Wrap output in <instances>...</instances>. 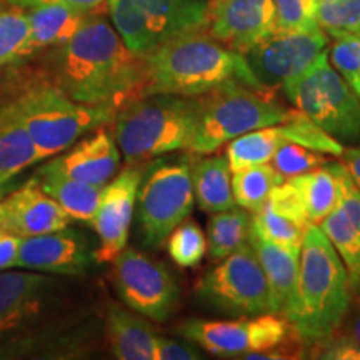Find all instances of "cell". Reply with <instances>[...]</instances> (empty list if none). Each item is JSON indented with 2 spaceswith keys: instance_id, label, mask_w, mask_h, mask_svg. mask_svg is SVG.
Masks as SVG:
<instances>
[{
  "instance_id": "obj_1",
  "label": "cell",
  "mask_w": 360,
  "mask_h": 360,
  "mask_svg": "<svg viewBox=\"0 0 360 360\" xmlns=\"http://www.w3.org/2000/svg\"><path fill=\"white\" fill-rule=\"evenodd\" d=\"M49 80L80 103L119 110L146 96V60L125 45L105 13H98L69 42L52 49Z\"/></svg>"
},
{
  "instance_id": "obj_2",
  "label": "cell",
  "mask_w": 360,
  "mask_h": 360,
  "mask_svg": "<svg viewBox=\"0 0 360 360\" xmlns=\"http://www.w3.org/2000/svg\"><path fill=\"white\" fill-rule=\"evenodd\" d=\"M70 277L35 270L0 272V359L39 352L84 321Z\"/></svg>"
},
{
  "instance_id": "obj_3",
  "label": "cell",
  "mask_w": 360,
  "mask_h": 360,
  "mask_svg": "<svg viewBox=\"0 0 360 360\" xmlns=\"http://www.w3.org/2000/svg\"><path fill=\"white\" fill-rule=\"evenodd\" d=\"M143 60L146 96L174 94L202 97L233 84L267 90L254 75L244 53L229 49L207 30L162 45Z\"/></svg>"
},
{
  "instance_id": "obj_4",
  "label": "cell",
  "mask_w": 360,
  "mask_h": 360,
  "mask_svg": "<svg viewBox=\"0 0 360 360\" xmlns=\"http://www.w3.org/2000/svg\"><path fill=\"white\" fill-rule=\"evenodd\" d=\"M354 292L350 278L319 224H310L300 249L299 282L289 322L305 345L327 339L339 330Z\"/></svg>"
},
{
  "instance_id": "obj_5",
  "label": "cell",
  "mask_w": 360,
  "mask_h": 360,
  "mask_svg": "<svg viewBox=\"0 0 360 360\" xmlns=\"http://www.w3.org/2000/svg\"><path fill=\"white\" fill-rule=\"evenodd\" d=\"M202 114V97L150 94L117 110L114 137L127 165L188 152Z\"/></svg>"
},
{
  "instance_id": "obj_6",
  "label": "cell",
  "mask_w": 360,
  "mask_h": 360,
  "mask_svg": "<svg viewBox=\"0 0 360 360\" xmlns=\"http://www.w3.org/2000/svg\"><path fill=\"white\" fill-rule=\"evenodd\" d=\"M37 147L40 159L58 155L103 125L114 122L117 110L85 105L70 98L51 80L29 85L12 101Z\"/></svg>"
},
{
  "instance_id": "obj_7",
  "label": "cell",
  "mask_w": 360,
  "mask_h": 360,
  "mask_svg": "<svg viewBox=\"0 0 360 360\" xmlns=\"http://www.w3.org/2000/svg\"><path fill=\"white\" fill-rule=\"evenodd\" d=\"M289 109L277 102V92L250 85H225L202 96V114L191 154L209 155L252 130L283 122Z\"/></svg>"
},
{
  "instance_id": "obj_8",
  "label": "cell",
  "mask_w": 360,
  "mask_h": 360,
  "mask_svg": "<svg viewBox=\"0 0 360 360\" xmlns=\"http://www.w3.org/2000/svg\"><path fill=\"white\" fill-rule=\"evenodd\" d=\"M193 155L159 157L143 169L137 193L139 238L148 249H157L167 240L177 225L192 214Z\"/></svg>"
},
{
  "instance_id": "obj_9",
  "label": "cell",
  "mask_w": 360,
  "mask_h": 360,
  "mask_svg": "<svg viewBox=\"0 0 360 360\" xmlns=\"http://www.w3.org/2000/svg\"><path fill=\"white\" fill-rule=\"evenodd\" d=\"M109 15L125 45L146 57L184 35L207 30V0H110Z\"/></svg>"
},
{
  "instance_id": "obj_10",
  "label": "cell",
  "mask_w": 360,
  "mask_h": 360,
  "mask_svg": "<svg viewBox=\"0 0 360 360\" xmlns=\"http://www.w3.org/2000/svg\"><path fill=\"white\" fill-rule=\"evenodd\" d=\"M282 92L339 142L360 141V101L330 64L327 49L304 74L283 85Z\"/></svg>"
},
{
  "instance_id": "obj_11",
  "label": "cell",
  "mask_w": 360,
  "mask_h": 360,
  "mask_svg": "<svg viewBox=\"0 0 360 360\" xmlns=\"http://www.w3.org/2000/svg\"><path fill=\"white\" fill-rule=\"evenodd\" d=\"M175 334L224 359H244L247 354L278 347L307 349L289 319L272 312L233 321L188 319L175 327Z\"/></svg>"
},
{
  "instance_id": "obj_12",
  "label": "cell",
  "mask_w": 360,
  "mask_h": 360,
  "mask_svg": "<svg viewBox=\"0 0 360 360\" xmlns=\"http://www.w3.org/2000/svg\"><path fill=\"white\" fill-rule=\"evenodd\" d=\"M195 294L202 304L231 317L272 312L267 278L249 242L207 270Z\"/></svg>"
},
{
  "instance_id": "obj_13",
  "label": "cell",
  "mask_w": 360,
  "mask_h": 360,
  "mask_svg": "<svg viewBox=\"0 0 360 360\" xmlns=\"http://www.w3.org/2000/svg\"><path fill=\"white\" fill-rule=\"evenodd\" d=\"M110 281L130 310L154 322L167 321L179 304V283L167 265L132 247L112 262Z\"/></svg>"
},
{
  "instance_id": "obj_14",
  "label": "cell",
  "mask_w": 360,
  "mask_h": 360,
  "mask_svg": "<svg viewBox=\"0 0 360 360\" xmlns=\"http://www.w3.org/2000/svg\"><path fill=\"white\" fill-rule=\"evenodd\" d=\"M322 29L274 30L245 53L252 72L267 90L277 92L304 74L327 49Z\"/></svg>"
},
{
  "instance_id": "obj_15",
  "label": "cell",
  "mask_w": 360,
  "mask_h": 360,
  "mask_svg": "<svg viewBox=\"0 0 360 360\" xmlns=\"http://www.w3.org/2000/svg\"><path fill=\"white\" fill-rule=\"evenodd\" d=\"M139 165H129L102 188L97 214L92 220L98 237V247L94 254L97 264L114 262L127 247L139 187L143 177V169Z\"/></svg>"
},
{
  "instance_id": "obj_16",
  "label": "cell",
  "mask_w": 360,
  "mask_h": 360,
  "mask_svg": "<svg viewBox=\"0 0 360 360\" xmlns=\"http://www.w3.org/2000/svg\"><path fill=\"white\" fill-rule=\"evenodd\" d=\"M96 250L82 232L72 227L20 238L15 267L53 276L79 277L92 265ZM13 267V269H15Z\"/></svg>"
},
{
  "instance_id": "obj_17",
  "label": "cell",
  "mask_w": 360,
  "mask_h": 360,
  "mask_svg": "<svg viewBox=\"0 0 360 360\" xmlns=\"http://www.w3.org/2000/svg\"><path fill=\"white\" fill-rule=\"evenodd\" d=\"M277 30L272 0H209L207 32L245 53Z\"/></svg>"
},
{
  "instance_id": "obj_18",
  "label": "cell",
  "mask_w": 360,
  "mask_h": 360,
  "mask_svg": "<svg viewBox=\"0 0 360 360\" xmlns=\"http://www.w3.org/2000/svg\"><path fill=\"white\" fill-rule=\"evenodd\" d=\"M70 222L62 207L42 191L35 175L0 199V229L19 238L60 231Z\"/></svg>"
},
{
  "instance_id": "obj_19",
  "label": "cell",
  "mask_w": 360,
  "mask_h": 360,
  "mask_svg": "<svg viewBox=\"0 0 360 360\" xmlns=\"http://www.w3.org/2000/svg\"><path fill=\"white\" fill-rule=\"evenodd\" d=\"M120 159L122 154L115 142L114 132L103 125L70 146L65 154L53 155L45 167L70 179L103 187L117 175Z\"/></svg>"
},
{
  "instance_id": "obj_20",
  "label": "cell",
  "mask_w": 360,
  "mask_h": 360,
  "mask_svg": "<svg viewBox=\"0 0 360 360\" xmlns=\"http://www.w3.org/2000/svg\"><path fill=\"white\" fill-rule=\"evenodd\" d=\"M319 225L340 255L347 269L352 292L357 294L360 292V188L345 165L342 167L339 204Z\"/></svg>"
},
{
  "instance_id": "obj_21",
  "label": "cell",
  "mask_w": 360,
  "mask_h": 360,
  "mask_svg": "<svg viewBox=\"0 0 360 360\" xmlns=\"http://www.w3.org/2000/svg\"><path fill=\"white\" fill-rule=\"evenodd\" d=\"M249 244L257 255L260 267L269 283L272 314L289 317L295 302L297 282H299L300 249H285L260 238L250 231Z\"/></svg>"
},
{
  "instance_id": "obj_22",
  "label": "cell",
  "mask_w": 360,
  "mask_h": 360,
  "mask_svg": "<svg viewBox=\"0 0 360 360\" xmlns=\"http://www.w3.org/2000/svg\"><path fill=\"white\" fill-rule=\"evenodd\" d=\"M103 327L115 359L157 360L159 334L143 315H135L122 305L110 302L103 314Z\"/></svg>"
},
{
  "instance_id": "obj_23",
  "label": "cell",
  "mask_w": 360,
  "mask_h": 360,
  "mask_svg": "<svg viewBox=\"0 0 360 360\" xmlns=\"http://www.w3.org/2000/svg\"><path fill=\"white\" fill-rule=\"evenodd\" d=\"M27 13H29L30 35L24 57L67 44L90 17L89 13L58 2L37 4L30 7Z\"/></svg>"
},
{
  "instance_id": "obj_24",
  "label": "cell",
  "mask_w": 360,
  "mask_h": 360,
  "mask_svg": "<svg viewBox=\"0 0 360 360\" xmlns=\"http://www.w3.org/2000/svg\"><path fill=\"white\" fill-rule=\"evenodd\" d=\"M35 177L42 191L49 193L72 220L92 225L103 187L70 179L45 165L37 170Z\"/></svg>"
},
{
  "instance_id": "obj_25",
  "label": "cell",
  "mask_w": 360,
  "mask_h": 360,
  "mask_svg": "<svg viewBox=\"0 0 360 360\" xmlns=\"http://www.w3.org/2000/svg\"><path fill=\"white\" fill-rule=\"evenodd\" d=\"M40 154L13 103L0 107V184L37 164Z\"/></svg>"
},
{
  "instance_id": "obj_26",
  "label": "cell",
  "mask_w": 360,
  "mask_h": 360,
  "mask_svg": "<svg viewBox=\"0 0 360 360\" xmlns=\"http://www.w3.org/2000/svg\"><path fill=\"white\" fill-rule=\"evenodd\" d=\"M231 174L227 155H209L193 160V195L204 212L215 214L236 207Z\"/></svg>"
},
{
  "instance_id": "obj_27",
  "label": "cell",
  "mask_w": 360,
  "mask_h": 360,
  "mask_svg": "<svg viewBox=\"0 0 360 360\" xmlns=\"http://www.w3.org/2000/svg\"><path fill=\"white\" fill-rule=\"evenodd\" d=\"M342 162H326L321 167L292 177L302 192L310 224H321L342 195Z\"/></svg>"
},
{
  "instance_id": "obj_28",
  "label": "cell",
  "mask_w": 360,
  "mask_h": 360,
  "mask_svg": "<svg viewBox=\"0 0 360 360\" xmlns=\"http://www.w3.org/2000/svg\"><path fill=\"white\" fill-rule=\"evenodd\" d=\"M252 214L242 207L215 212L207 224V252L219 262L249 242Z\"/></svg>"
},
{
  "instance_id": "obj_29",
  "label": "cell",
  "mask_w": 360,
  "mask_h": 360,
  "mask_svg": "<svg viewBox=\"0 0 360 360\" xmlns=\"http://www.w3.org/2000/svg\"><path fill=\"white\" fill-rule=\"evenodd\" d=\"M283 142L285 139L282 137L277 125L252 130L233 139L227 143V152H225L231 172L233 174L254 167V165L269 164Z\"/></svg>"
},
{
  "instance_id": "obj_30",
  "label": "cell",
  "mask_w": 360,
  "mask_h": 360,
  "mask_svg": "<svg viewBox=\"0 0 360 360\" xmlns=\"http://www.w3.org/2000/svg\"><path fill=\"white\" fill-rule=\"evenodd\" d=\"M281 174L272 165L260 164L232 174V192L236 204L255 214L269 200L274 188L283 182Z\"/></svg>"
},
{
  "instance_id": "obj_31",
  "label": "cell",
  "mask_w": 360,
  "mask_h": 360,
  "mask_svg": "<svg viewBox=\"0 0 360 360\" xmlns=\"http://www.w3.org/2000/svg\"><path fill=\"white\" fill-rule=\"evenodd\" d=\"M277 127L285 141L299 143V146L307 147L310 150L319 152V154L340 157L345 150L342 142L337 141L335 137H332L330 134H327L309 115H305L304 112L297 109H289V114H287L283 122L278 124Z\"/></svg>"
},
{
  "instance_id": "obj_32",
  "label": "cell",
  "mask_w": 360,
  "mask_h": 360,
  "mask_svg": "<svg viewBox=\"0 0 360 360\" xmlns=\"http://www.w3.org/2000/svg\"><path fill=\"white\" fill-rule=\"evenodd\" d=\"M30 24L25 8L0 2V69L25 56Z\"/></svg>"
},
{
  "instance_id": "obj_33",
  "label": "cell",
  "mask_w": 360,
  "mask_h": 360,
  "mask_svg": "<svg viewBox=\"0 0 360 360\" xmlns=\"http://www.w3.org/2000/svg\"><path fill=\"white\" fill-rule=\"evenodd\" d=\"M309 225L299 224L277 214L269 202L262 209L252 214V231L264 240L285 247V249H302V242Z\"/></svg>"
},
{
  "instance_id": "obj_34",
  "label": "cell",
  "mask_w": 360,
  "mask_h": 360,
  "mask_svg": "<svg viewBox=\"0 0 360 360\" xmlns=\"http://www.w3.org/2000/svg\"><path fill=\"white\" fill-rule=\"evenodd\" d=\"M167 252L179 267H197L207 252V237L200 225L184 220L167 237Z\"/></svg>"
},
{
  "instance_id": "obj_35",
  "label": "cell",
  "mask_w": 360,
  "mask_h": 360,
  "mask_svg": "<svg viewBox=\"0 0 360 360\" xmlns=\"http://www.w3.org/2000/svg\"><path fill=\"white\" fill-rule=\"evenodd\" d=\"M315 19L332 39L354 34L360 25V0H332L319 4Z\"/></svg>"
},
{
  "instance_id": "obj_36",
  "label": "cell",
  "mask_w": 360,
  "mask_h": 360,
  "mask_svg": "<svg viewBox=\"0 0 360 360\" xmlns=\"http://www.w3.org/2000/svg\"><path fill=\"white\" fill-rule=\"evenodd\" d=\"M327 53L330 64L360 101V37L355 34L335 37Z\"/></svg>"
},
{
  "instance_id": "obj_37",
  "label": "cell",
  "mask_w": 360,
  "mask_h": 360,
  "mask_svg": "<svg viewBox=\"0 0 360 360\" xmlns=\"http://www.w3.org/2000/svg\"><path fill=\"white\" fill-rule=\"evenodd\" d=\"M270 162H272V167L283 179H292L321 167L327 160L319 152L310 150V148L299 146V143L285 141L277 148V152L274 154Z\"/></svg>"
},
{
  "instance_id": "obj_38",
  "label": "cell",
  "mask_w": 360,
  "mask_h": 360,
  "mask_svg": "<svg viewBox=\"0 0 360 360\" xmlns=\"http://www.w3.org/2000/svg\"><path fill=\"white\" fill-rule=\"evenodd\" d=\"M278 30H312L317 24V0H272Z\"/></svg>"
},
{
  "instance_id": "obj_39",
  "label": "cell",
  "mask_w": 360,
  "mask_h": 360,
  "mask_svg": "<svg viewBox=\"0 0 360 360\" xmlns=\"http://www.w3.org/2000/svg\"><path fill=\"white\" fill-rule=\"evenodd\" d=\"M267 202L277 214L283 215V217L295 220L299 224L310 225L302 192L292 179H285L281 186L274 188Z\"/></svg>"
},
{
  "instance_id": "obj_40",
  "label": "cell",
  "mask_w": 360,
  "mask_h": 360,
  "mask_svg": "<svg viewBox=\"0 0 360 360\" xmlns=\"http://www.w3.org/2000/svg\"><path fill=\"white\" fill-rule=\"evenodd\" d=\"M204 359L200 349L187 339L177 340L157 337V360H199Z\"/></svg>"
},
{
  "instance_id": "obj_41",
  "label": "cell",
  "mask_w": 360,
  "mask_h": 360,
  "mask_svg": "<svg viewBox=\"0 0 360 360\" xmlns=\"http://www.w3.org/2000/svg\"><path fill=\"white\" fill-rule=\"evenodd\" d=\"M335 334L344 337V339L350 340L352 344L359 345L360 347V292L354 294L349 312L345 315L344 322H342L340 328L335 332Z\"/></svg>"
},
{
  "instance_id": "obj_42",
  "label": "cell",
  "mask_w": 360,
  "mask_h": 360,
  "mask_svg": "<svg viewBox=\"0 0 360 360\" xmlns=\"http://www.w3.org/2000/svg\"><path fill=\"white\" fill-rule=\"evenodd\" d=\"M20 238L0 229V272L15 267Z\"/></svg>"
},
{
  "instance_id": "obj_43",
  "label": "cell",
  "mask_w": 360,
  "mask_h": 360,
  "mask_svg": "<svg viewBox=\"0 0 360 360\" xmlns=\"http://www.w3.org/2000/svg\"><path fill=\"white\" fill-rule=\"evenodd\" d=\"M44 2L65 4V6L77 8V11L89 13V15H98V13H109L110 0H39V4Z\"/></svg>"
},
{
  "instance_id": "obj_44",
  "label": "cell",
  "mask_w": 360,
  "mask_h": 360,
  "mask_svg": "<svg viewBox=\"0 0 360 360\" xmlns=\"http://www.w3.org/2000/svg\"><path fill=\"white\" fill-rule=\"evenodd\" d=\"M342 162L347 167L350 177L354 179V182L357 184L360 188V147H350L345 148L344 154L340 155Z\"/></svg>"
},
{
  "instance_id": "obj_45",
  "label": "cell",
  "mask_w": 360,
  "mask_h": 360,
  "mask_svg": "<svg viewBox=\"0 0 360 360\" xmlns=\"http://www.w3.org/2000/svg\"><path fill=\"white\" fill-rule=\"evenodd\" d=\"M17 186H19L17 179H12V180H8V182L0 184V199H2L4 195H7V193L11 191H13V188H15Z\"/></svg>"
},
{
  "instance_id": "obj_46",
  "label": "cell",
  "mask_w": 360,
  "mask_h": 360,
  "mask_svg": "<svg viewBox=\"0 0 360 360\" xmlns=\"http://www.w3.org/2000/svg\"><path fill=\"white\" fill-rule=\"evenodd\" d=\"M7 4H11V6H15V7H22V8H30L34 6H37L39 0H6Z\"/></svg>"
},
{
  "instance_id": "obj_47",
  "label": "cell",
  "mask_w": 360,
  "mask_h": 360,
  "mask_svg": "<svg viewBox=\"0 0 360 360\" xmlns=\"http://www.w3.org/2000/svg\"><path fill=\"white\" fill-rule=\"evenodd\" d=\"M355 35H357V37H360V25L357 27V30H355V32H354Z\"/></svg>"
},
{
  "instance_id": "obj_48",
  "label": "cell",
  "mask_w": 360,
  "mask_h": 360,
  "mask_svg": "<svg viewBox=\"0 0 360 360\" xmlns=\"http://www.w3.org/2000/svg\"><path fill=\"white\" fill-rule=\"evenodd\" d=\"M319 4H326V2H332V0H317Z\"/></svg>"
},
{
  "instance_id": "obj_49",
  "label": "cell",
  "mask_w": 360,
  "mask_h": 360,
  "mask_svg": "<svg viewBox=\"0 0 360 360\" xmlns=\"http://www.w3.org/2000/svg\"><path fill=\"white\" fill-rule=\"evenodd\" d=\"M207 2H209V0H207Z\"/></svg>"
}]
</instances>
